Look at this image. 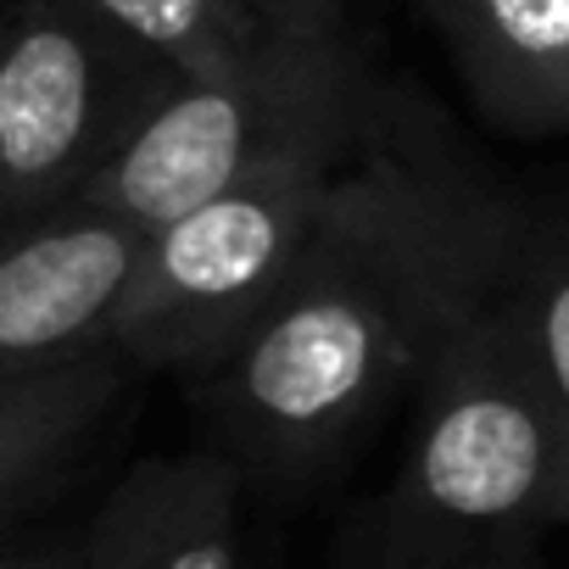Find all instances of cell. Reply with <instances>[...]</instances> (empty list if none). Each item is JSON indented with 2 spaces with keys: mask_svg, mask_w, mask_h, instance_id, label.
<instances>
[{
  "mask_svg": "<svg viewBox=\"0 0 569 569\" xmlns=\"http://www.w3.org/2000/svg\"><path fill=\"white\" fill-rule=\"evenodd\" d=\"M0 569H79V536H46L23 547H0Z\"/></svg>",
  "mask_w": 569,
  "mask_h": 569,
  "instance_id": "obj_13",
  "label": "cell"
},
{
  "mask_svg": "<svg viewBox=\"0 0 569 569\" xmlns=\"http://www.w3.org/2000/svg\"><path fill=\"white\" fill-rule=\"evenodd\" d=\"M363 84L352 40L341 46H279L212 73H168L162 90L123 129L112 157L79 190L146 234L196 212L240 173H251L273 146H284L308 118Z\"/></svg>",
  "mask_w": 569,
  "mask_h": 569,
  "instance_id": "obj_4",
  "label": "cell"
},
{
  "mask_svg": "<svg viewBox=\"0 0 569 569\" xmlns=\"http://www.w3.org/2000/svg\"><path fill=\"white\" fill-rule=\"evenodd\" d=\"M430 229V319L413 369V436L386 502L397 569H463L525 558L569 525V425L525 341L441 223L425 134L413 129Z\"/></svg>",
  "mask_w": 569,
  "mask_h": 569,
  "instance_id": "obj_2",
  "label": "cell"
},
{
  "mask_svg": "<svg viewBox=\"0 0 569 569\" xmlns=\"http://www.w3.org/2000/svg\"><path fill=\"white\" fill-rule=\"evenodd\" d=\"M168 73L84 0H18L0 18V223L79 201Z\"/></svg>",
  "mask_w": 569,
  "mask_h": 569,
  "instance_id": "obj_5",
  "label": "cell"
},
{
  "mask_svg": "<svg viewBox=\"0 0 569 569\" xmlns=\"http://www.w3.org/2000/svg\"><path fill=\"white\" fill-rule=\"evenodd\" d=\"M251 18L279 46H341L347 40V0H246Z\"/></svg>",
  "mask_w": 569,
  "mask_h": 569,
  "instance_id": "obj_12",
  "label": "cell"
},
{
  "mask_svg": "<svg viewBox=\"0 0 569 569\" xmlns=\"http://www.w3.org/2000/svg\"><path fill=\"white\" fill-rule=\"evenodd\" d=\"M375 118L380 101L369 84L347 90L229 190L146 234L112 313V347L134 369L207 375L302 262L341 179L363 157Z\"/></svg>",
  "mask_w": 569,
  "mask_h": 569,
  "instance_id": "obj_3",
  "label": "cell"
},
{
  "mask_svg": "<svg viewBox=\"0 0 569 569\" xmlns=\"http://www.w3.org/2000/svg\"><path fill=\"white\" fill-rule=\"evenodd\" d=\"M146 229L68 201L0 223V375L112 347V313Z\"/></svg>",
  "mask_w": 569,
  "mask_h": 569,
  "instance_id": "obj_6",
  "label": "cell"
},
{
  "mask_svg": "<svg viewBox=\"0 0 569 569\" xmlns=\"http://www.w3.org/2000/svg\"><path fill=\"white\" fill-rule=\"evenodd\" d=\"M425 168L441 207V223L452 229L458 251L480 273L491 302L525 341L536 375L547 380L563 425H569V212L536 207L475 168L436 151L425 134Z\"/></svg>",
  "mask_w": 569,
  "mask_h": 569,
  "instance_id": "obj_7",
  "label": "cell"
},
{
  "mask_svg": "<svg viewBox=\"0 0 569 569\" xmlns=\"http://www.w3.org/2000/svg\"><path fill=\"white\" fill-rule=\"evenodd\" d=\"M84 7L184 73L234 68L268 46L246 0H84Z\"/></svg>",
  "mask_w": 569,
  "mask_h": 569,
  "instance_id": "obj_11",
  "label": "cell"
},
{
  "mask_svg": "<svg viewBox=\"0 0 569 569\" xmlns=\"http://www.w3.org/2000/svg\"><path fill=\"white\" fill-rule=\"evenodd\" d=\"M463 569H530L525 558H508V563H463Z\"/></svg>",
  "mask_w": 569,
  "mask_h": 569,
  "instance_id": "obj_14",
  "label": "cell"
},
{
  "mask_svg": "<svg viewBox=\"0 0 569 569\" xmlns=\"http://www.w3.org/2000/svg\"><path fill=\"white\" fill-rule=\"evenodd\" d=\"M430 12L497 134L569 140V0H430Z\"/></svg>",
  "mask_w": 569,
  "mask_h": 569,
  "instance_id": "obj_9",
  "label": "cell"
},
{
  "mask_svg": "<svg viewBox=\"0 0 569 569\" xmlns=\"http://www.w3.org/2000/svg\"><path fill=\"white\" fill-rule=\"evenodd\" d=\"M430 319V229L413 129L386 107L302 262L196 375L212 447L251 480H313L413 386Z\"/></svg>",
  "mask_w": 569,
  "mask_h": 569,
  "instance_id": "obj_1",
  "label": "cell"
},
{
  "mask_svg": "<svg viewBox=\"0 0 569 569\" xmlns=\"http://www.w3.org/2000/svg\"><path fill=\"white\" fill-rule=\"evenodd\" d=\"M129 375L134 363L118 347L0 375V525L34 508L79 463V452L123 402Z\"/></svg>",
  "mask_w": 569,
  "mask_h": 569,
  "instance_id": "obj_10",
  "label": "cell"
},
{
  "mask_svg": "<svg viewBox=\"0 0 569 569\" xmlns=\"http://www.w3.org/2000/svg\"><path fill=\"white\" fill-rule=\"evenodd\" d=\"M246 469L223 447L140 458L79 536V569H251Z\"/></svg>",
  "mask_w": 569,
  "mask_h": 569,
  "instance_id": "obj_8",
  "label": "cell"
}]
</instances>
